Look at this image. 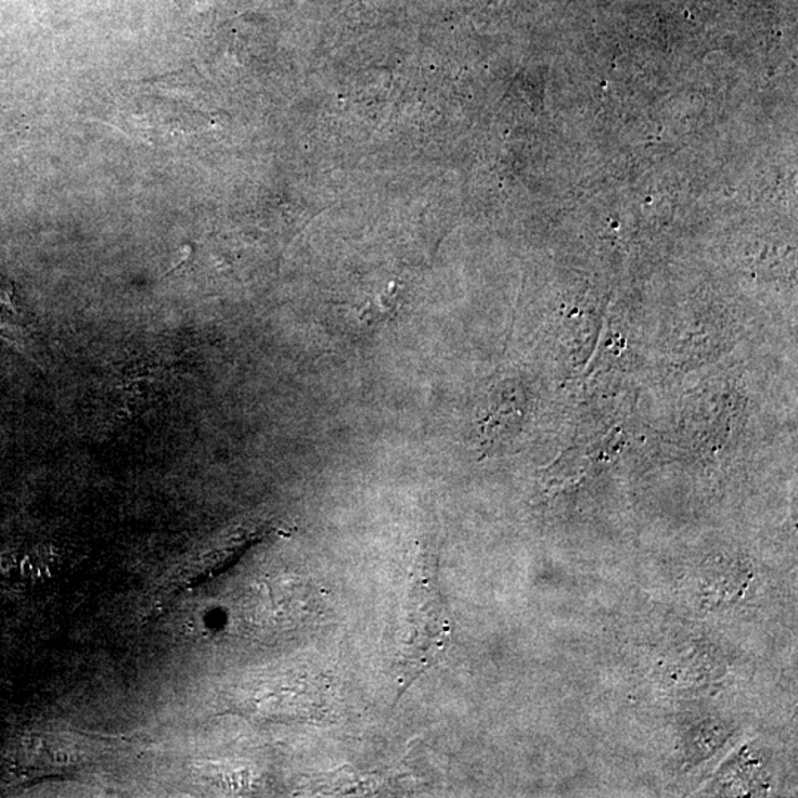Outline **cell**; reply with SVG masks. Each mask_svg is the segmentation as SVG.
Returning a JSON list of instances; mask_svg holds the SVG:
<instances>
[{
  "instance_id": "6da1fadb",
  "label": "cell",
  "mask_w": 798,
  "mask_h": 798,
  "mask_svg": "<svg viewBox=\"0 0 798 798\" xmlns=\"http://www.w3.org/2000/svg\"><path fill=\"white\" fill-rule=\"evenodd\" d=\"M421 584L415 585L413 610H411V643L407 655V671L419 674L435 661L438 654V593L435 583L425 578L423 572Z\"/></svg>"
},
{
  "instance_id": "7a4b0ae2",
  "label": "cell",
  "mask_w": 798,
  "mask_h": 798,
  "mask_svg": "<svg viewBox=\"0 0 798 798\" xmlns=\"http://www.w3.org/2000/svg\"><path fill=\"white\" fill-rule=\"evenodd\" d=\"M0 336L14 342H22L26 336L22 309L16 304L12 288L2 280H0Z\"/></svg>"
}]
</instances>
